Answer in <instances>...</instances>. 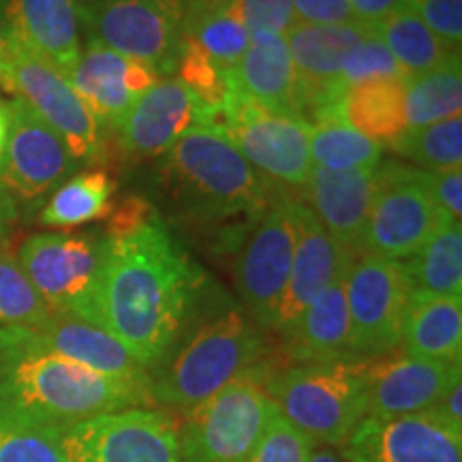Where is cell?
I'll use <instances>...</instances> for the list:
<instances>
[{"label":"cell","mask_w":462,"mask_h":462,"mask_svg":"<svg viewBox=\"0 0 462 462\" xmlns=\"http://www.w3.org/2000/svg\"><path fill=\"white\" fill-rule=\"evenodd\" d=\"M204 274L154 210L135 227L107 234L99 326L152 373L198 309Z\"/></svg>","instance_id":"1"},{"label":"cell","mask_w":462,"mask_h":462,"mask_svg":"<svg viewBox=\"0 0 462 462\" xmlns=\"http://www.w3.org/2000/svg\"><path fill=\"white\" fill-rule=\"evenodd\" d=\"M133 407H154L150 385L126 383L67 360L39 343L31 328L0 330V411L67 429Z\"/></svg>","instance_id":"2"},{"label":"cell","mask_w":462,"mask_h":462,"mask_svg":"<svg viewBox=\"0 0 462 462\" xmlns=\"http://www.w3.org/2000/svg\"><path fill=\"white\" fill-rule=\"evenodd\" d=\"M265 360L263 330L242 306L223 300L199 315L195 309L170 356L150 373L154 404L187 413Z\"/></svg>","instance_id":"3"},{"label":"cell","mask_w":462,"mask_h":462,"mask_svg":"<svg viewBox=\"0 0 462 462\" xmlns=\"http://www.w3.org/2000/svg\"><path fill=\"white\" fill-rule=\"evenodd\" d=\"M163 159L167 193L195 223H257L276 204L273 184L215 126H193Z\"/></svg>","instance_id":"4"},{"label":"cell","mask_w":462,"mask_h":462,"mask_svg":"<svg viewBox=\"0 0 462 462\" xmlns=\"http://www.w3.org/2000/svg\"><path fill=\"white\" fill-rule=\"evenodd\" d=\"M373 357L289 364L265 371L263 385L281 415L326 448H340L368 415Z\"/></svg>","instance_id":"5"},{"label":"cell","mask_w":462,"mask_h":462,"mask_svg":"<svg viewBox=\"0 0 462 462\" xmlns=\"http://www.w3.org/2000/svg\"><path fill=\"white\" fill-rule=\"evenodd\" d=\"M15 255L50 313L73 315L99 326L106 229L34 234L17 246Z\"/></svg>","instance_id":"6"},{"label":"cell","mask_w":462,"mask_h":462,"mask_svg":"<svg viewBox=\"0 0 462 462\" xmlns=\"http://www.w3.org/2000/svg\"><path fill=\"white\" fill-rule=\"evenodd\" d=\"M268 362L187 411L178 429L182 462H246L276 413L263 374Z\"/></svg>","instance_id":"7"},{"label":"cell","mask_w":462,"mask_h":462,"mask_svg":"<svg viewBox=\"0 0 462 462\" xmlns=\"http://www.w3.org/2000/svg\"><path fill=\"white\" fill-rule=\"evenodd\" d=\"M206 125L221 131L270 184L304 189L313 170L306 120L259 106L234 84L227 103Z\"/></svg>","instance_id":"8"},{"label":"cell","mask_w":462,"mask_h":462,"mask_svg":"<svg viewBox=\"0 0 462 462\" xmlns=\"http://www.w3.org/2000/svg\"><path fill=\"white\" fill-rule=\"evenodd\" d=\"M84 42L143 62L161 78L176 73L180 56V0H75Z\"/></svg>","instance_id":"9"},{"label":"cell","mask_w":462,"mask_h":462,"mask_svg":"<svg viewBox=\"0 0 462 462\" xmlns=\"http://www.w3.org/2000/svg\"><path fill=\"white\" fill-rule=\"evenodd\" d=\"M296 242V199H281L270 206L240 242L234 265L236 291L242 300V309L263 332L274 330L276 313L291 273Z\"/></svg>","instance_id":"10"},{"label":"cell","mask_w":462,"mask_h":462,"mask_svg":"<svg viewBox=\"0 0 462 462\" xmlns=\"http://www.w3.org/2000/svg\"><path fill=\"white\" fill-rule=\"evenodd\" d=\"M413 287L396 259L360 253L345 281L351 321V351L357 357H383L401 346Z\"/></svg>","instance_id":"11"},{"label":"cell","mask_w":462,"mask_h":462,"mask_svg":"<svg viewBox=\"0 0 462 462\" xmlns=\"http://www.w3.org/2000/svg\"><path fill=\"white\" fill-rule=\"evenodd\" d=\"M67 143L20 97L9 101V133L0 159V184L20 215L32 217L51 190L78 173Z\"/></svg>","instance_id":"12"},{"label":"cell","mask_w":462,"mask_h":462,"mask_svg":"<svg viewBox=\"0 0 462 462\" xmlns=\"http://www.w3.org/2000/svg\"><path fill=\"white\" fill-rule=\"evenodd\" d=\"M364 253L404 262L432 238L446 221L420 167L379 163Z\"/></svg>","instance_id":"13"},{"label":"cell","mask_w":462,"mask_h":462,"mask_svg":"<svg viewBox=\"0 0 462 462\" xmlns=\"http://www.w3.org/2000/svg\"><path fill=\"white\" fill-rule=\"evenodd\" d=\"M69 462H182L176 420L152 407L97 415L62 429Z\"/></svg>","instance_id":"14"},{"label":"cell","mask_w":462,"mask_h":462,"mask_svg":"<svg viewBox=\"0 0 462 462\" xmlns=\"http://www.w3.org/2000/svg\"><path fill=\"white\" fill-rule=\"evenodd\" d=\"M5 90L14 92L42 116L67 143L69 152L79 167L99 163L103 159L106 133L101 131L99 123L79 99L78 92L71 88L69 79L50 62L20 48Z\"/></svg>","instance_id":"15"},{"label":"cell","mask_w":462,"mask_h":462,"mask_svg":"<svg viewBox=\"0 0 462 462\" xmlns=\"http://www.w3.org/2000/svg\"><path fill=\"white\" fill-rule=\"evenodd\" d=\"M346 462H462V430L435 411L364 418L338 448Z\"/></svg>","instance_id":"16"},{"label":"cell","mask_w":462,"mask_h":462,"mask_svg":"<svg viewBox=\"0 0 462 462\" xmlns=\"http://www.w3.org/2000/svg\"><path fill=\"white\" fill-rule=\"evenodd\" d=\"M371 31L360 22L337 26L298 22L289 28L285 39L298 75L300 118L313 125L319 116L343 109L340 73L356 45Z\"/></svg>","instance_id":"17"},{"label":"cell","mask_w":462,"mask_h":462,"mask_svg":"<svg viewBox=\"0 0 462 462\" xmlns=\"http://www.w3.org/2000/svg\"><path fill=\"white\" fill-rule=\"evenodd\" d=\"M67 79L95 116L101 131L116 133L129 109L159 84L161 75L150 65L116 54L103 45L84 42L82 54Z\"/></svg>","instance_id":"18"},{"label":"cell","mask_w":462,"mask_h":462,"mask_svg":"<svg viewBox=\"0 0 462 462\" xmlns=\"http://www.w3.org/2000/svg\"><path fill=\"white\" fill-rule=\"evenodd\" d=\"M356 253L328 234L319 218L304 201H298V242L285 296L274 321V334L285 340L304 310L332 285L334 279L354 263Z\"/></svg>","instance_id":"19"},{"label":"cell","mask_w":462,"mask_h":462,"mask_svg":"<svg viewBox=\"0 0 462 462\" xmlns=\"http://www.w3.org/2000/svg\"><path fill=\"white\" fill-rule=\"evenodd\" d=\"M458 381H462L460 364L404 354L373 357L368 371V415L398 418L430 411Z\"/></svg>","instance_id":"20"},{"label":"cell","mask_w":462,"mask_h":462,"mask_svg":"<svg viewBox=\"0 0 462 462\" xmlns=\"http://www.w3.org/2000/svg\"><path fill=\"white\" fill-rule=\"evenodd\" d=\"M198 125H204V114L195 97L178 78H161L129 109L116 135L126 157L146 161L165 157Z\"/></svg>","instance_id":"21"},{"label":"cell","mask_w":462,"mask_h":462,"mask_svg":"<svg viewBox=\"0 0 462 462\" xmlns=\"http://www.w3.org/2000/svg\"><path fill=\"white\" fill-rule=\"evenodd\" d=\"M377 167L334 171L313 165L306 180V199L328 234L346 251L360 255L377 187Z\"/></svg>","instance_id":"22"},{"label":"cell","mask_w":462,"mask_h":462,"mask_svg":"<svg viewBox=\"0 0 462 462\" xmlns=\"http://www.w3.org/2000/svg\"><path fill=\"white\" fill-rule=\"evenodd\" d=\"M39 343L54 354L73 360L90 371L126 383L150 385V373L133 357L118 338L101 326L73 315L51 313L39 328H31Z\"/></svg>","instance_id":"23"},{"label":"cell","mask_w":462,"mask_h":462,"mask_svg":"<svg viewBox=\"0 0 462 462\" xmlns=\"http://www.w3.org/2000/svg\"><path fill=\"white\" fill-rule=\"evenodd\" d=\"M5 15L17 45L67 78L82 54L75 0H5Z\"/></svg>","instance_id":"24"},{"label":"cell","mask_w":462,"mask_h":462,"mask_svg":"<svg viewBox=\"0 0 462 462\" xmlns=\"http://www.w3.org/2000/svg\"><path fill=\"white\" fill-rule=\"evenodd\" d=\"M236 88L259 106L300 118L298 75L285 34L255 32L231 71Z\"/></svg>","instance_id":"25"},{"label":"cell","mask_w":462,"mask_h":462,"mask_svg":"<svg viewBox=\"0 0 462 462\" xmlns=\"http://www.w3.org/2000/svg\"><path fill=\"white\" fill-rule=\"evenodd\" d=\"M349 268L343 270L332 285L304 310L291 334L282 340L291 364L328 362L354 356L349 309H346L345 296Z\"/></svg>","instance_id":"26"},{"label":"cell","mask_w":462,"mask_h":462,"mask_svg":"<svg viewBox=\"0 0 462 462\" xmlns=\"http://www.w3.org/2000/svg\"><path fill=\"white\" fill-rule=\"evenodd\" d=\"M404 356L437 362H462V298L413 291L404 317Z\"/></svg>","instance_id":"27"},{"label":"cell","mask_w":462,"mask_h":462,"mask_svg":"<svg viewBox=\"0 0 462 462\" xmlns=\"http://www.w3.org/2000/svg\"><path fill=\"white\" fill-rule=\"evenodd\" d=\"M404 79H371V82L351 86L343 97V116L346 123L368 140L377 142L381 148L394 143L407 131Z\"/></svg>","instance_id":"28"},{"label":"cell","mask_w":462,"mask_h":462,"mask_svg":"<svg viewBox=\"0 0 462 462\" xmlns=\"http://www.w3.org/2000/svg\"><path fill=\"white\" fill-rule=\"evenodd\" d=\"M114 193L116 182L106 170L78 171L51 190L34 217L45 227H79L107 218L114 208Z\"/></svg>","instance_id":"29"},{"label":"cell","mask_w":462,"mask_h":462,"mask_svg":"<svg viewBox=\"0 0 462 462\" xmlns=\"http://www.w3.org/2000/svg\"><path fill=\"white\" fill-rule=\"evenodd\" d=\"M462 112V62L456 51L432 71L404 79L407 129H421Z\"/></svg>","instance_id":"30"},{"label":"cell","mask_w":462,"mask_h":462,"mask_svg":"<svg viewBox=\"0 0 462 462\" xmlns=\"http://www.w3.org/2000/svg\"><path fill=\"white\" fill-rule=\"evenodd\" d=\"M413 291L462 298V227L446 218L415 255L404 259Z\"/></svg>","instance_id":"31"},{"label":"cell","mask_w":462,"mask_h":462,"mask_svg":"<svg viewBox=\"0 0 462 462\" xmlns=\"http://www.w3.org/2000/svg\"><path fill=\"white\" fill-rule=\"evenodd\" d=\"M373 31L379 34L407 78L432 71L456 54L446 43L439 42L430 28L420 20V15L404 3L379 24H374Z\"/></svg>","instance_id":"32"},{"label":"cell","mask_w":462,"mask_h":462,"mask_svg":"<svg viewBox=\"0 0 462 462\" xmlns=\"http://www.w3.org/2000/svg\"><path fill=\"white\" fill-rule=\"evenodd\" d=\"M383 148L345 120L343 109L319 116L310 125V161L317 167L343 171L377 167Z\"/></svg>","instance_id":"33"},{"label":"cell","mask_w":462,"mask_h":462,"mask_svg":"<svg viewBox=\"0 0 462 462\" xmlns=\"http://www.w3.org/2000/svg\"><path fill=\"white\" fill-rule=\"evenodd\" d=\"M180 37L198 45L227 73L234 71L251 43V34L240 24L229 5L184 14Z\"/></svg>","instance_id":"34"},{"label":"cell","mask_w":462,"mask_h":462,"mask_svg":"<svg viewBox=\"0 0 462 462\" xmlns=\"http://www.w3.org/2000/svg\"><path fill=\"white\" fill-rule=\"evenodd\" d=\"M388 148L426 171L462 167V116L421 129H407Z\"/></svg>","instance_id":"35"},{"label":"cell","mask_w":462,"mask_h":462,"mask_svg":"<svg viewBox=\"0 0 462 462\" xmlns=\"http://www.w3.org/2000/svg\"><path fill=\"white\" fill-rule=\"evenodd\" d=\"M0 462H69L62 429L0 411Z\"/></svg>","instance_id":"36"},{"label":"cell","mask_w":462,"mask_h":462,"mask_svg":"<svg viewBox=\"0 0 462 462\" xmlns=\"http://www.w3.org/2000/svg\"><path fill=\"white\" fill-rule=\"evenodd\" d=\"M51 313L34 291L14 246L0 242V330L7 328H39Z\"/></svg>","instance_id":"37"},{"label":"cell","mask_w":462,"mask_h":462,"mask_svg":"<svg viewBox=\"0 0 462 462\" xmlns=\"http://www.w3.org/2000/svg\"><path fill=\"white\" fill-rule=\"evenodd\" d=\"M176 73L184 88L199 103L201 114H204V125L208 118L221 112L231 90H234L231 73L218 67L206 51H201L198 45L187 42V39H180V56H178Z\"/></svg>","instance_id":"38"},{"label":"cell","mask_w":462,"mask_h":462,"mask_svg":"<svg viewBox=\"0 0 462 462\" xmlns=\"http://www.w3.org/2000/svg\"><path fill=\"white\" fill-rule=\"evenodd\" d=\"M315 448L313 439L282 418L276 409L246 462H309Z\"/></svg>","instance_id":"39"},{"label":"cell","mask_w":462,"mask_h":462,"mask_svg":"<svg viewBox=\"0 0 462 462\" xmlns=\"http://www.w3.org/2000/svg\"><path fill=\"white\" fill-rule=\"evenodd\" d=\"M383 78H407L401 65L381 42L379 34L371 31L360 43L356 45L349 58L345 60L343 73H340V88L346 92L351 86L371 82V79Z\"/></svg>","instance_id":"40"},{"label":"cell","mask_w":462,"mask_h":462,"mask_svg":"<svg viewBox=\"0 0 462 462\" xmlns=\"http://www.w3.org/2000/svg\"><path fill=\"white\" fill-rule=\"evenodd\" d=\"M229 7L248 34H285L293 24H298L293 0H231Z\"/></svg>","instance_id":"41"},{"label":"cell","mask_w":462,"mask_h":462,"mask_svg":"<svg viewBox=\"0 0 462 462\" xmlns=\"http://www.w3.org/2000/svg\"><path fill=\"white\" fill-rule=\"evenodd\" d=\"M409 9L430 28L439 42L460 51L462 43V0H404Z\"/></svg>","instance_id":"42"},{"label":"cell","mask_w":462,"mask_h":462,"mask_svg":"<svg viewBox=\"0 0 462 462\" xmlns=\"http://www.w3.org/2000/svg\"><path fill=\"white\" fill-rule=\"evenodd\" d=\"M421 176L443 215L462 223V167L439 171L421 170Z\"/></svg>","instance_id":"43"},{"label":"cell","mask_w":462,"mask_h":462,"mask_svg":"<svg viewBox=\"0 0 462 462\" xmlns=\"http://www.w3.org/2000/svg\"><path fill=\"white\" fill-rule=\"evenodd\" d=\"M293 9L302 24L337 26L356 22L349 0H293Z\"/></svg>","instance_id":"44"},{"label":"cell","mask_w":462,"mask_h":462,"mask_svg":"<svg viewBox=\"0 0 462 462\" xmlns=\"http://www.w3.org/2000/svg\"><path fill=\"white\" fill-rule=\"evenodd\" d=\"M404 0H349L356 22L364 26L379 24L383 17H388L396 7H401Z\"/></svg>","instance_id":"45"},{"label":"cell","mask_w":462,"mask_h":462,"mask_svg":"<svg viewBox=\"0 0 462 462\" xmlns=\"http://www.w3.org/2000/svg\"><path fill=\"white\" fill-rule=\"evenodd\" d=\"M17 51H20V45H17L14 32L9 28L7 15H5V0H0V86L3 88L7 84Z\"/></svg>","instance_id":"46"},{"label":"cell","mask_w":462,"mask_h":462,"mask_svg":"<svg viewBox=\"0 0 462 462\" xmlns=\"http://www.w3.org/2000/svg\"><path fill=\"white\" fill-rule=\"evenodd\" d=\"M432 411L441 415L452 429L462 430V381L454 383L452 388L446 392V396L439 401V404L432 409Z\"/></svg>","instance_id":"47"},{"label":"cell","mask_w":462,"mask_h":462,"mask_svg":"<svg viewBox=\"0 0 462 462\" xmlns=\"http://www.w3.org/2000/svg\"><path fill=\"white\" fill-rule=\"evenodd\" d=\"M17 218H20V210H17L15 201L0 184V242L9 240L11 231H14Z\"/></svg>","instance_id":"48"},{"label":"cell","mask_w":462,"mask_h":462,"mask_svg":"<svg viewBox=\"0 0 462 462\" xmlns=\"http://www.w3.org/2000/svg\"><path fill=\"white\" fill-rule=\"evenodd\" d=\"M231 0H180L182 5V17L189 11H201V9H217V7H225L229 5Z\"/></svg>","instance_id":"49"},{"label":"cell","mask_w":462,"mask_h":462,"mask_svg":"<svg viewBox=\"0 0 462 462\" xmlns=\"http://www.w3.org/2000/svg\"><path fill=\"white\" fill-rule=\"evenodd\" d=\"M7 133H9V101H5L0 97V159H3L5 143H7Z\"/></svg>","instance_id":"50"},{"label":"cell","mask_w":462,"mask_h":462,"mask_svg":"<svg viewBox=\"0 0 462 462\" xmlns=\"http://www.w3.org/2000/svg\"><path fill=\"white\" fill-rule=\"evenodd\" d=\"M309 462H346L338 452H334L332 448H315V452L310 454Z\"/></svg>","instance_id":"51"}]
</instances>
